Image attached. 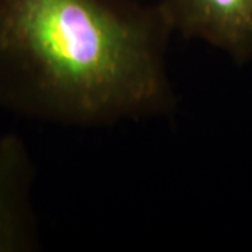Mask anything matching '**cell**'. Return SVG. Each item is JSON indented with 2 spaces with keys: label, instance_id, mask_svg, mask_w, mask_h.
Masks as SVG:
<instances>
[{
  "label": "cell",
  "instance_id": "7a4b0ae2",
  "mask_svg": "<svg viewBox=\"0 0 252 252\" xmlns=\"http://www.w3.org/2000/svg\"><path fill=\"white\" fill-rule=\"evenodd\" d=\"M174 34L203 41L243 64L252 61V0H160Z\"/></svg>",
  "mask_w": 252,
  "mask_h": 252
},
{
  "label": "cell",
  "instance_id": "6da1fadb",
  "mask_svg": "<svg viewBox=\"0 0 252 252\" xmlns=\"http://www.w3.org/2000/svg\"><path fill=\"white\" fill-rule=\"evenodd\" d=\"M172 34L158 3L0 0V109L67 126L168 115Z\"/></svg>",
  "mask_w": 252,
  "mask_h": 252
},
{
  "label": "cell",
  "instance_id": "3957f363",
  "mask_svg": "<svg viewBox=\"0 0 252 252\" xmlns=\"http://www.w3.org/2000/svg\"><path fill=\"white\" fill-rule=\"evenodd\" d=\"M34 181L35 170L24 142L16 135L0 136V252L38 247Z\"/></svg>",
  "mask_w": 252,
  "mask_h": 252
}]
</instances>
